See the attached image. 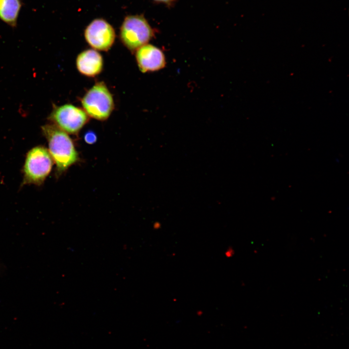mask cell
I'll use <instances>...</instances> for the list:
<instances>
[{
	"instance_id": "52a82bcc",
	"label": "cell",
	"mask_w": 349,
	"mask_h": 349,
	"mask_svg": "<svg viewBox=\"0 0 349 349\" xmlns=\"http://www.w3.org/2000/svg\"><path fill=\"white\" fill-rule=\"evenodd\" d=\"M135 51L138 67L143 73L158 71L166 65L163 52L156 46L146 44Z\"/></svg>"
},
{
	"instance_id": "30bf717a",
	"label": "cell",
	"mask_w": 349,
	"mask_h": 349,
	"mask_svg": "<svg viewBox=\"0 0 349 349\" xmlns=\"http://www.w3.org/2000/svg\"><path fill=\"white\" fill-rule=\"evenodd\" d=\"M84 140L88 143H94L96 141V136L94 132L88 131L84 135Z\"/></svg>"
},
{
	"instance_id": "3957f363",
	"label": "cell",
	"mask_w": 349,
	"mask_h": 349,
	"mask_svg": "<svg viewBox=\"0 0 349 349\" xmlns=\"http://www.w3.org/2000/svg\"><path fill=\"white\" fill-rule=\"evenodd\" d=\"M154 31L142 16H126L120 30V38L131 52L146 44L154 36Z\"/></svg>"
},
{
	"instance_id": "8992f818",
	"label": "cell",
	"mask_w": 349,
	"mask_h": 349,
	"mask_svg": "<svg viewBox=\"0 0 349 349\" xmlns=\"http://www.w3.org/2000/svg\"><path fill=\"white\" fill-rule=\"evenodd\" d=\"M86 41L95 50L106 51L114 43L115 33L113 28L102 18L93 20L84 31Z\"/></svg>"
},
{
	"instance_id": "8fae6325",
	"label": "cell",
	"mask_w": 349,
	"mask_h": 349,
	"mask_svg": "<svg viewBox=\"0 0 349 349\" xmlns=\"http://www.w3.org/2000/svg\"><path fill=\"white\" fill-rule=\"evenodd\" d=\"M156 1L163 2L165 3H170L174 0H154Z\"/></svg>"
},
{
	"instance_id": "277c9868",
	"label": "cell",
	"mask_w": 349,
	"mask_h": 349,
	"mask_svg": "<svg viewBox=\"0 0 349 349\" xmlns=\"http://www.w3.org/2000/svg\"><path fill=\"white\" fill-rule=\"evenodd\" d=\"M53 159L43 146L33 147L27 153L23 168V182L40 185L49 174Z\"/></svg>"
},
{
	"instance_id": "7c38bea8",
	"label": "cell",
	"mask_w": 349,
	"mask_h": 349,
	"mask_svg": "<svg viewBox=\"0 0 349 349\" xmlns=\"http://www.w3.org/2000/svg\"><path fill=\"white\" fill-rule=\"evenodd\" d=\"M233 253V250L232 249H229L226 253V254H227L226 256L228 257H230L231 255H232Z\"/></svg>"
},
{
	"instance_id": "7a4b0ae2",
	"label": "cell",
	"mask_w": 349,
	"mask_h": 349,
	"mask_svg": "<svg viewBox=\"0 0 349 349\" xmlns=\"http://www.w3.org/2000/svg\"><path fill=\"white\" fill-rule=\"evenodd\" d=\"M81 102L87 115L100 121L107 119L114 107L112 95L103 81L96 82L84 95Z\"/></svg>"
},
{
	"instance_id": "5b68a950",
	"label": "cell",
	"mask_w": 349,
	"mask_h": 349,
	"mask_svg": "<svg viewBox=\"0 0 349 349\" xmlns=\"http://www.w3.org/2000/svg\"><path fill=\"white\" fill-rule=\"evenodd\" d=\"M83 110L72 104L53 106L48 119L67 133L76 134L88 122L89 117Z\"/></svg>"
},
{
	"instance_id": "ba28073f",
	"label": "cell",
	"mask_w": 349,
	"mask_h": 349,
	"mask_svg": "<svg viewBox=\"0 0 349 349\" xmlns=\"http://www.w3.org/2000/svg\"><path fill=\"white\" fill-rule=\"evenodd\" d=\"M76 66L81 74L88 77H94L99 74L103 69V58L94 49L85 50L78 55Z\"/></svg>"
},
{
	"instance_id": "9c48e42d",
	"label": "cell",
	"mask_w": 349,
	"mask_h": 349,
	"mask_svg": "<svg viewBox=\"0 0 349 349\" xmlns=\"http://www.w3.org/2000/svg\"><path fill=\"white\" fill-rule=\"evenodd\" d=\"M22 5L21 0H0V19L10 27H16Z\"/></svg>"
},
{
	"instance_id": "6da1fadb",
	"label": "cell",
	"mask_w": 349,
	"mask_h": 349,
	"mask_svg": "<svg viewBox=\"0 0 349 349\" xmlns=\"http://www.w3.org/2000/svg\"><path fill=\"white\" fill-rule=\"evenodd\" d=\"M48 145L49 152L56 165L58 172L62 173L78 160V154L68 134L54 124L41 127Z\"/></svg>"
}]
</instances>
